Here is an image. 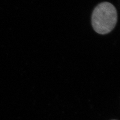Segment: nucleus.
<instances>
[{"label": "nucleus", "instance_id": "nucleus-1", "mask_svg": "<svg viewBox=\"0 0 120 120\" xmlns=\"http://www.w3.org/2000/svg\"><path fill=\"white\" fill-rule=\"evenodd\" d=\"M92 25L98 34H107L115 28L117 21V13L111 3L103 2L95 8L92 14Z\"/></svg>", "mask_w": 120, "mask_h": 120}]
</instances>
